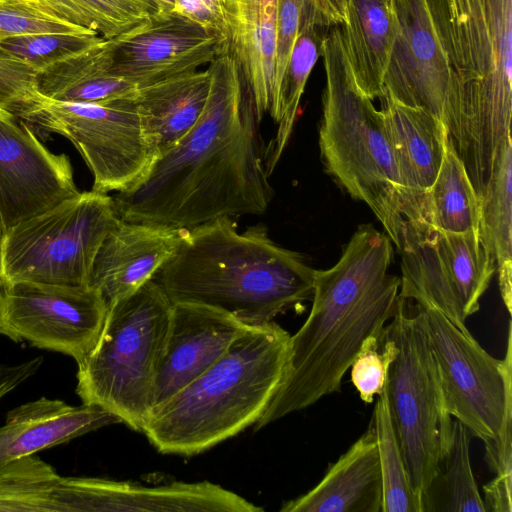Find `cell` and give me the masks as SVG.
I'll use <instances>...</instances> for the list:
<instances>
[{
	"label": "cell",
	"instance_id": "obj_41",
	"mask_svg": "<svg viewBox=\"0 0 512 512\" xmlns=\"http://www.w3.org/2000/svg\"><path fill=\"white\" fill-rule=\"evenodd\" d=\"M334 25H341L346 16L347 0H309Z\"/></svg>",
	"mask_w": 512,
	"mask_h": 512
},
{
	"label": "cell",
	"instance_id": "obj_1",
	"mask_svg": "<svg viewBox=\"0 0 512 512\" xmlns=\"http://www.w3.org/2000/svg\"><path fill=\"white\" fill-rule=\"evenodd\" d=\"M207 69L210 90L197 123L136 184L112 196L121 220L191 229L267 210L274 190L261 120L238 62L227 50Z\"/></svg>",
	"mask_w": 512,
	"mask_h": 512
},
{
	"label": "cell",
	"instance_id": "obj_26",
	"mask_svg": "<svg viewBox=\"0 0 512 512\" xmlns=\"http://www.w3.org/2000/svg\"><path fill=\"white\" fill-rule=\"evenodd\" d=\"M109 40L102 39L36 76L38 93L47 99L71 103H103L131 97L137 86L110 70Z\"/></svg>",
	"mask_w": 512,
	"mask_h": 512
},
{
	"label": "cell",
	"instance_id": "obj_21",
	"mask_svg": "<svg viewBox=\"0 0 512 512\" xmlns=\"http://www.w3.org/2000/svg\"><path fill=\"white\" fill-rule=\"evenodd\" d=\"M117 423H122L117 416L96 405L70 406L46 397L29 401L10 410L0 427V469L20 457Z\"/></svg>",
	"mask_w": 512,
	"mask_h": 512
},
{
	"label": "cell",
	"instance_id": "obj_11",
	"mask_svg": "<svg viewBox=\"0 0 512 512\" xmlns=\"http://www.w3.org/2000/svg\"><path fill=\"white\" fill-rule=\"evenodd\" d=\"M399 296L432 307L464 332L467 317L496 272V262L475 232L451 233L423 221L404 220Z\"/></svg>",
	"mask_w": 512,
	"mask_h": 512
},
{
	"label": "cell",
	"instance_id": "obj_24",
	"mask_svg": "<svg viewBox=\"0 0 512 512\" xmlns=\"http://www.w3.org/2000/svg\"><path fill=\"white\" fill-rule=\"evenodd\" d=\"M209 90L208 69L137 87L133 102L157 156L184 137L197 123Z\"/></svg>",
	"mask_w": 512,
	"mask_h": 512
},
{
	"label": "cell",
	"instance_id": "obj_3",
	"mask_svg": "<svg viewBox=\"0 0 512 512\" xmlns=\"http://www.w3.org/2000/svg\"><path fill=\"white\" fill-rule=\"evenodd\" d=\"M316 269L298 252L276 244L266 226L239 232L229 217L186 229L153 277L172 303L226 312L262 325L311 301Z\"/></svg>",
	"mask_w": 512,
	"mask_h": 512
},
{
	"label": "cell",
	"instance_id": "obj_4",
	"mask_svg": "<svg viewBox=\"0 0 512 512\" xmlns=\"http://www.w3.org/2000/svg\"><path fill=\"white\" fill-rule=\"evenodd\" d=\"M445 57L442 122L454 148L492 155L511 136L512 0H426Z\"/></svg>",
	"mask_w": 512,
	"mask_h": 512
},
{
	"label": "cell",
	"instance_id": "obj_29",
	"mask_svg": "<svg viewBox=\"0 0 512 512\" xmlns=\"http://www.w3.org/2000/svg\"><path fill=\"white\" fill-rule=\"evenodd\" d=\"M52 511H70V477L35 454L0 469V512Z\"/></svg>",
	"mask_w": 512,
	"mask_h": 512
},
{
	"label": "cell",
	"instance_id": "obj_35",
	"mask_svg": "<svg viewBox=\"0 0 512 512\" xmlns=\"http://www.w3.org/2000/svg\"><path fill=\"white\" fill-rule=\"evenodd\" d=\"M396 355L397 347L385 333L369 336L363 341L350 366L351 382L363 402L372 403L383 391L389 366Z\"/></svg>",
	"mask_w": 512,
	"mask_h": 512
},
{
	"label": "cell",
	"instance_id": "obj_30",
	"mask_svg": "<svg viewBox=\"0 0 512 512\" xmlns=\"http://www.w3.org/2000/svg\"><path fill=\"white\" fill-rule=\"evenodd\" d=\"M479 198L448 136L435 181L427 194L425 221L451 233L479 234Z\"/></svg>",
	"mask_w": 512,
	"mask_h": 512
},
{
	"label": "cell",
	"instance_id": "obj_31",
	"mask_svg": "<svg viewBox=\"0 0 512 512\" xmlns=\"http://www.w3.org/2000/svg\"><path fill=\"white\" fill-rule=\"evenodd\" d=\"M369 427L375 436L382 477L381 512L426 511L412 488L406 469L390 413L387 381L378 395Z\"/></svg>",
	"mask_w": 512,
	"mask_h": 512
},
{
	"label": "cell",
	"instance_id": "obj_17",
	"mask_svg": "<svg viewBox=\"0 0 512 512\" xmlns=\"http://www.w3.org/2000/svg\"><path fill=\"white\" fill-rule=\"evenodd\" d=\"M250 326L212 307L173 303L164 348L156 367L152 407L209 369Z\"/></svg>",
	"mask_w": 512,
	"mask_h": 512
},
{
	"label": "cell",
	"instance_id": "obj_32",
	"mask_svg": "<svg viewBox=\"0 0 512 512\" xmlns=\"http://www.w3.org/2000/svg\"><path fill=\"white\" fill-rule=\"evenodd\" d=\"M61 19L112 39L154 14L135 0H36Z\"/></svg>",
	"mask_w": 512,
	"mask_h": 512
},
{
	"label": "cell",
	"instance_id": "obj_7",
	"mask_svg": "<svg viewBox=\"0 0 512 512\" xmlns=\"http://www.w3.org/2000/svg\"><path fill=\"white\" fill-rule=\"evenodd\" d=\"M173 303L153 280L108 306L99 338L77 363L76 393L142 432Z\"/></svg>",
	"mask_w": 512,
	"mask_h": 512
},
{
	"label": "cell",
	"instance_id": "obj_23",
	"mask_svg": "<svg viewBox=\"0 0 512 512\" xmlns=\"http://www.w3.org/2000/svg\"><path fill=\"white\" fill-rule=\"evenodd\" d=\"M229 51L238 62L258 118L272 112L277 0H222Z\"/></svg>",
	"mask_w": 512,
	"mask_h": 512
},
{
	"label": "cell",
	"instance_id": "obj_25",
	"mask_svg": "<svg viewBox=\"0 0 512 512\" xmlns=\"http://www.w3.org/2000/svg\"><path fill=\"white\" fill-rule=\"evenodd\" d=\"M340 27L358 87L369 99L380 98L395 37L392 0H347Z\"/></svg>",
	"mask_w": 512,
	"mask_h": 512
},
{
	"label": "cell",
	"instance_id": "obj_2",
	"mask_svg": "<svg viewBox=\"0 0 512 512\" xmlns=\"http://www.w3.org/2000/svg\"><path fill=\"white\" fill-rule=\"evenodd\" d=\"M391 239L358 227L338 262L316 270L310 313L290 337L285 374L259 430L340 392L342 378L369 336H381L396 311L401 280L389 273Z\"/></svg>",
	"mask_w": 512,
	"mask_h": 512
},
{
	"label": "cell",
	"instance_id": "obj_12",
	"mask_svg": "<svg viewBox=\"0 0 512 512\" xmlns=\"http://www.w3.org/2000/svg\"><path fill=\"white\" fill-rule=\"evenodd\" d=\"M422 309L447 412L472 436L484 443L494 440L512 410L511 321L506 354L499 360L440 311Z\"/></svg>",
	"mask_w": 512,
	"mask_h": 512
},
{
	"label": "cell",
	"instance_id": "obj_9",
	"mask_svg": "<svg viewBox=\"0 0 512 512\" xmlns=\"http://www.w3.org/2000/svg\"><path fill=\"white\" fill-rule=\"evenodd\" d=\"M120 221L113 197L91 190L14 225L0 240V285H89L97 252Z\"/></svg>",
	"mask_w": 512,
	"mask_h": 512
},
{
	"label": "cell",
	"instance_id": "obj_45",
	"mask_svg": "<svg viewBox=\"0 0 512 512\" xmlns=\"http://www.w3.org/2000/svg\"><path fill=\"white\" fill-rule=\"evenodd\" d=\"M75 487H76V477H75ZM74 512H75V496H74Z\"/></svg>",
	"mask_w": 512,
	"mask_h": 512
},
{
	"label": "cell",
	"instance_id": "obj_39",
	"mask_svg": "<svg viewBox=\"0 0 512 512\" xmlns=\"http://www.w3.org/2000/svg\"><path fill=\"white\" fill-rule=\"evenodd\" d=\"M173 11L227 37L222 0H174Z\"/></svg>",
	"mask_w": 512,
	"mask_h": 512
},
{
	"label": "cell",
	"instance_id": "obj_40",
	"mask_svg": "<svg viewBox=\"0 0 512 512\" xmlns=\"http://www.w3.org/2000/svg\"><path fill=\"white\" fill-rule=\"evenodd\" d=\"M42 361V357H36L16 365L0 364V401L33 376L40 368Z\"/></svg>",
	"mask_w": 512,
	"mask_h": 512
},
{
	"label": "cell",
	"instance_id": "obj_19",
	"mask_svg": "<svg viewBox=\"0 0 512 512\" xmlns=\"http://www.w3.org/2000/svg\"><path fill=\"white\" fill-rule=\"evenodd\" d=\"M79 512H261L244 497L207 480L146 486L80 477Z\"/></svg>",
	"mask_w": 512,
	"mask_h": 512
},
{
	"label": "cell",
	"instance_id": "obj_43",
	"mask_svg": "<svg viewBox=\"0 0 512 512\" xmlns=\"http://www.w3.org/2000/svg\"><path fill=\"white\" fill-rule=\"evenodd\" d=\"M135 1L142 4L143 6L147 7L154 13L158 12L156 6L154 5V3L151 0H135Z\"/></svg>",
	"mask_w": 512,
	"mask_h": 512
},
{
	"label": "cell",
	"instance_id": "obj_10",
	"mask_svg": "<svg viewBox=\"0 0 512 512\" xmlns=\"http://www.w3.org/2000/svg\"><path fill=\"white\" fill-rule=\"evenodd\" d=\"M133 96L103 103L59 102L41 96L18 117L35 132L68 139L93 175V191L120 192L136 184L157 157Z\"/></svg>",
	"mask_w": 512,
	"mask_h": 512
},
{
	"label": "cell",
	"instance_id": "obj_8",
	"mask_svg": "<svg viewBox=\"0 0 512 512\" xmlns=\"http://www.w3.org/2000/svg\"><path fill=\"white\" fill-rule=\"evenodd\" d=\"M384 333L397 347L387 375L390 413L412 488L428 511L453 419L445 408L422 307L399 296Z\"/></svg>",
	"mask_w": 512,
	"mask_h": 512
},
{
	"label": "cell",
	"instance_id": "obj_44",
	"mask_svg": "<svg viewBox=\"0 0 512 512\" xmlns=\"http://www.w3.org/2000/svg\"><path fill=\"white\" fill-rule=\"evenodd\" d=\"M2 233H3V229H2V223H1V218H0V240H1Z\"/></svg>",
	"mask_w": 512,
	"mask_h": 512
},
{
	"label": "cell",
	"instance_id": "obj_15",
	"mask_svg": "<svg viewBox=\"0 0 512 512\" xmlns=\"http://www.w3.org/2000/svg\"><path fill=\"white\" fill-rule=\"evenodd\" d=\"M79 193L69 157L51 152L21 118L0 112L3 232Z\"/></svg>",
	"mask_w": 512,
	"mask_h": 512
},
{
	"label": "cell",
	"instance_id": "obj_38",
	"mask_svg": "<svg viewBox=\"0 0 512 512\" xmlns=\"http://www.w3.org/2000/svg\"><path fill=\"white\" fill-rule=\"evenodd\" d=\"M308 7H313L317 9L309 0H277V37L274 64V102L273 109L270 114L271 118L276 123L279 122L278 103L282 78L284 75L285 68L287 66V62L295 38L298 34L302 15ZM317 10L320 11L319 9Z\"/></svg>",
	"mask_w": 512,
	"mask_h": 512
},
{
	"label": "cell",
	"instance_id": "obj_16",
	"mask_svg": "<svg viewBox=\"0 0 512 512\" xmlns=\"http://www.w3.org/2000/svg\"><path fill=\"white\" fill-rule=\"evenodd\" d=\"M392 8L395 37L383 94L442 121L448 71L427 2L392 0Z\"/></svg>",
	"mask_w": 512,
	"mask_h": 512
},
{
	"label": "cell",
	"instance_id": "obj_33",
	"mask_svg": "<svg viewBox=\"0 0 512 512\" xmlns=\"http://www.w3.org/2000/svg\"><path fill=\"white\" fill-rule=\"evenodd\" d=\"M468 429L458 420H453L452 439L442 461L441 470L445 485L444 511L486 512L470 460V438Z\"/></svg>",
	"mask_w": 512,
	"mask_h": 512
},
{
	"label": "cell",
	"instance_id": "obj_28",
	"mask_svg": "<svg viewBox=\"0 0 512 512\" xmlns=\"http://www.w3.org/2000/svg\"><path fill=\"white\" fill-rule=\"evenodd\" d=\"M331 27L327 19L314 11L302 15L280 86L278 129L267 158L270 174L289 142L306 82L322 55L323 41Z\"/></svg>",
	"mask_w": 512,
	"mask_h": 512
},
{
	"label": "cell",
	"instance_id": "obj_22",
	"mask_svg": "<svg viewBox=\"0 0 512 512\" xmlns=\"http://www.w3.org/2000/svg\"><path fill=\"white\" fill-rule=\"evenodd\" d=\"M382 477L372 429L361 435L320 482L285 502L281 512H381Z\"/></svg>",
	"mask_w": 512,
	"mask_h": 512
},
{
	"label": "cell",
	"instance_id": "obj_20",
	"mask_svg": "<svg viewBox=\"0 0 512 512\" xmlns=\"http://www.w3.org/2000/svg\"><path fill=\"white\" fill-rule=\"evenodd\" d=\"M186 229L121 220L95 257L89 286L107 306L153 279L179 246Z\"/></svg>",
	"mask_w": 512,
	"mask_h": 512
},
{
	"label": "cell",
	"instance_id": "obj_34",
	"mask_svg": "<svg viewBox=\"0 0 512 512\" xmlns=\"http://www.w3.org/2000/svg\"><path fill=\"white\" fill-rule=\"evenodd\" d=\"M97 33H35L0 38V49L37 73L101 41Z\"/></svg>",
	"mask_w": 512,
	"mask_h": 512
},
{
	"label": "cell",
	"instance_id": "obj_6",
	"mask_svg": "<svg viewBox=\"0 0 512 512\" xmlns=\"http://www.w3.org/2000/svg\"><path fill=\"white\" fill-rule=\"evenodd\" d=\"M321 56L326 86L319 147L326 171L371 208L398 248L405 218L393 152L381 112L355 81L340 25L329 29Z\"/></svg>",
	"mask_w": 512,
	"mask_h": 512
},
{
	"label": "cell",
	"instance_id": "obj_27",
	"mask_svg": "<svg viewBox=\"0 0 512 512\" xmlns=\"http://www.w3.org/2000/svg\"><path fill=\"white\" fill-rule=\"evenodd\" d=\"M479 237L496 262L504 305L512 311V141L479 197Z\"/></svg>",
	"mask_w": 512,
	"mask_h": 512
},
{
	"label": "cell",
	"instance_id": "obj_13",
	"mask_svg": "<svg viewBox=\"0 0 512 512\" xmlns=\"http://www.w3.org/2000/svg\"><path fill=\"white\" fill-rule=\"evenodd\" d=\"M108 306L89 286L29 281L0 285V335L82 361L95 346Z\"/></svg>",
	"mask_w": 512,
	"mask_h": 512
},
{
	"label": "cell",
	"instance_id": "obj_42",
	"mask_svg": "<svg viewBox=\"0 0 512 512\" xmlns=\"http://www.w3.org/2000/svg\"><path fill=\"white\" fill-rule=\"evenodd\" d=\"M158 12H171L174 9V0H151Z\"/></svg>",
	"mask_w": 512,
	"mask_h": 512
},
{
	"label": "cell",
	"instance_id": "obj_37",
	"mask_svg": "<svg viewBox=\"0 0 512 512\" xmlns=\"http://www.w3.org/2000/svg\"><path fill=\"white\" fill-rule=\"evenodd\" d=\"M37 72L20 59L0 49V112L19 116L41 95Z\"/></svg>",
	"mask_w": 512,
	"mask_h": 512
},
{
	"label": "cell",
	"instance_id": "obj_14",
	"mask_svg": "<svg viewBox=\"0 0 512 512\" xmlns=\"http://www.w3.org/2000/svg\"><path fill=\"white\" fill-rule=\"evenodd\" d=\"M108 40L111 72L137 87L196 71L229 50L225 35L174 11Z\"/></svg>",
	"mask_w": 512,
	"mask_h": 512
},
{
	"label": "cell",
	"instance_id": "obj_18",
	"mask_svg": "<svg viewBox=\"0 0 512 512\" xmlns=\"http://www.w3.org/2000/svg\"><path fill=\"white\" fill-rule=\"evenodd\" d=\"M379 99L399 178L402 215L424 222L427 194L443 159L445 126L427 111L403 105L387 94Z\"/></svg>",
	"mask_w": 512,
	"mask_h": 512
},
{
	"label": "cell",
	"instance_id": "obj_36",
	"mask_svg": "<svg viewBox=\"0 0 512 512\" xmlns=\"http://www.w3.org/2000/svg\"><path fill=\"white\" fill-rule=\"evenodd\" d=\"M58 32L94 31L61 19L36 0H0V38Z\"/></svg>",
	"mask_w": 512,
	"mask_h": 512
},
{
	"label": "cell",
	"instance_id": "obj_5",
	"mask_svg": "<svg viewBox=\"0 0 512 512\" xmlns=\"http://www.w3.org/2000/svg\"><path fill=\"white\" fill-rule=\"evenodd\" d=\"M291 335L252 325L209 369L151 408L142 432L162 454L192 456L262 417L285 374Z\"/></svg>",
	"mask_w": 512,
	"mask_h": 512
}]
</instances>
